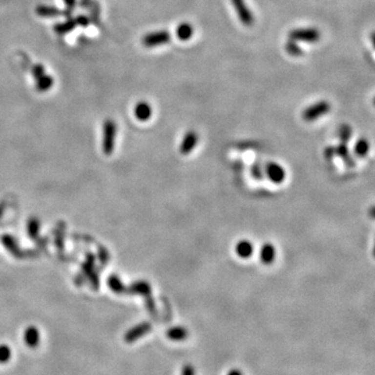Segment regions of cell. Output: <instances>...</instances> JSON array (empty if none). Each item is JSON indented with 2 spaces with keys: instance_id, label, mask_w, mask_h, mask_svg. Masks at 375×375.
<instances>
[{
  "instance_id": "cell-1",
  "label": "cell",
  "mask_w": 375,
  "mask_h": 375,
  "mask_svg": "<svg viewBox=\"0 0 375 375\" xmlns=\"http://www.w3.org/2000/svg\"><path fill=\"white\" fill-rule=\"evenodd\" d=\"M321 38L319 29L315 27H302L295 28L289 33V39L295 42L304 43H316Z\"/></svg>"
},
{
  "instance_id": "cell-2",
  "label": "cell",
  "mask_w": 375,
  "mask_h": 375,
  "mask_svg": "<svg viewBox=\"0 0 375 375\" xmlns=\"http://www.w3.org/2000/svg\"><path fill=\"white\" fill-rule=\"evenodd\" d=\"M330 111H331L330 103L326 100H321L304 109L302 113V118L303 120H306L308 122H312L319 119L320 117L328 114Z\"/></svg>"
},
{
  "instance_id": "cell-3",
  "label": "cell",
  "mask_w": 375,
  "mask_h": 375,
  "mask_svg": "<svg viewBox=\"0 0 375 375\" xmlns=\"http://www.w3.org/2000/svg\"><path fill=\"white\" fill-rule=\"evenodd\" d=\"M116 134H117L116 123L111 119L106 120L104 124V142H103V150L106 155L113 153Z\"/></svg>"
},
{
  "instance_id": "cell-4",
  "label": "cell",
  "mask_w": 375,
  "mask_h": 375,
  "mask_svg": "<svg viewBox=\"0 0 375 375\" xmlns=\"http://www.w3.org/2000/svg\"><path fill=\"white\" fill-rule=\"evenodd\" d=\"M171 40V35L168 30H159L148 33L142 38V44L147 48L168 44Z\"/></svg>"
},
{
  "instance_id": "cell-5",
  "label": "cell",
  "mask_w": 375,
  "mask_h": 375,
  "mask_svg": "<svg viewBox=\"0 0 375 375\" xmlns=\"http://www.w3.org/2000/svg\"><path fill=\"white\" fill-rule=\"evenodd\" d=\"M234 10L237 12L239 20L247 27L252 26L254 23V16L251 10L247 6L245 0H230Z\"/></svg>"
},
{
  "instance_id": "cell-6",
  "label": "cell",
  "mask_w": 375,
  "mask_h": 375,
  "mask_svg": "<svg viewBox=\"0 0 375 375\" xmlns=\"http://www.w3.org/2000/svg\"><path fill=\"white\" fill-rule=\"evenodd\" d=\"M151 330H152V325L149 322L145 321L142 323H139L136 326L131 327L130 330L125 333L124 341L128 344L135 343L137 340L141 339L142 337H144V335H146L148 333L151 332Z\"/></svg>"
},
{
  "instance_id": "cell-7",
  "label": "cell",
  "mask_w": 375,
  "mask_h": 375,
  "mask_svg": "<svg viewBox=\"0 0 375 375\" xmlns=\"http://www.w3.org/2000/svg\"><path fill=\"white\" fill-rule=\"evenodd\" d=\"M265 175L274 184H281L286 179V170L275 162H270L265 166Z\"/></svg>"
},
{
  "instance_id": "cell-8",
  "label": "cell",
  "mask_w": 375,
  "mask_h": 375,
  "mask_svg": "<svg viewBox=\"0 0 375 375\" xmlns=\"http://www.w3.org/2000/svg\"><path fill=\"white\" fill-rule=\"evenodd\" d=\"M197 143H198V135L196 134V131L194 130L188 131L182 141L181 146H179V151H181L182 154H185V155L189 154L194 150V148L196 147Z\"/></svg>"
},
{
  "instance_id": "cell-9",
  "label": "cell",
  "mask_w": 375,
  "mask_h": 375,
  "mask_svg": "<svg viewBox=\"0 0 375 375\" xmlns=\"http://www.w3.org/2000/svg\"><path fill=\"white\" fill-rule=\"evenodd\" d=\"M94 262H95V259H94V255L88 254L87 255V260H85V262L83 264L82 270L83 272V274L90 278L92 285H94V288L97 289L98 288V284H99V280H98L97 275L95 274V273H94Z\"/></svg>"
},
{
  "instance_id": "cell-10",
  "label": "cell",
  "mask_w": 375,
  "mask_h": 375,
  "mask_svg": "<svg viewBox=\"0 0 375 375\" xmlns=\"http://www.w3.org/2000/svg\"><path fill=\"white\" fill-rule=\"evenodd\" d=\"M126 293L141 296H149L151 294V286L146 280H137L127 288Z\"/></svg>"
},
{
  "instance_id": "cell-11",
  "label": "cell",
  "mask_w": 375,
  "mask_h": 375,
  "mask_svg": "<svg viewBox=\"0 0 375 375\" xmlns=\"http://www.w3.org/2000/svg\"><path fill=\"white\" fill-rule=\"evenodd\" d=\"M36 13L42 18H57V17H62V15H64L62 10L58 9L56 6H50V5H45V4L38 5L36 9Z\"/></svg>"
},
{
  "instance_id": "cell-12",
  "label": "cell",
  "mask_w": 375,
  "mask_h": 375,
  "mask_svg": "<svg viewBox=\"0 0 375 375\" xmlns=\"http://www.w3.org/2000/svg\"><path fill=\"white\" fill-rule=\"evenodd\" d=\"M135 116L139 121H148L152 116L151 105L146 101H141L135 107Z\"/></svg>"
},
{
  "instance_id": "cell-13",
  "label": "cell",
  "mask_w": 375,
  "mask_h": 375,
  "mask_svg": "<svg viewBox=\"0 0 375 375\" xmlns=\"http://www.w3.org/2000/svg\"><path fill=\"white\" fill-rule=\"evenodd\" d=\"M276 257V248L271 243H266L261 247L260 259L265 265H270L274 262Z\"/></svg>"
},
{
  "instance_id": "cell-14",
  "label": "cell",
  "mask_w": 375,
  "mask_h": 375,
  "mask_svg": "<svg viewBox=\"0 0 375 375\" xmlns=\"http://www.w3.org/2000/svg\"><path fill=\"white\" fill-rule=\"evenodd\" d=\"M23 339L28 347L36 348L40 343V333L36 326H29L25 330Z\"/></svg>"
},
{
  "instance_id": "cell-15",
  "label": "cell",
  "mask_w": 375,
  "mask_h": 375,
  "mask_svg": "<svg viewBox=\"0 0 375 375\" xmlns=\"http://www.w3.org/2000/svg\"><path fill=\"white\" fill-rule=\"evenodd\" d=\"M253 251H254V246L251 242L248 240H241L236 245V253L238 254L239 257H241V259H244V260L249 259V257L253 254Z\"/></svg>"
},
{
  "instance_id": "cell-16",
  "label": "cell",
  "mask_w": 375,
  "mask_h": 375,
  "mask_svg": "<svg viewBox=\"0 0 375 375\" xmlns=\"http://www.w3.org/2000/svg\"><path fill=\"white\" fill-rule=\"evenodd\" d=\"M77 27V24H76V21H75V18H68L66 19L65 21L62 22H59V23H56L53 26V30L54 33L60 35V36H65L69 33H71V31L73 29H75Z\"/></svg>"
},
{
  "instance_id": "cell-17",
  "label": "cell",
  "mask_w": 375,
  "mask_h": 375,
  "mask_svg": "<svg viewBox=\"0 0 375 375\" xmlns=\"http://www.w3.org/2000/svg\"><path fill=\"white\" fill-rule=\"evenodd\" d=\"M166 335L167 338L171 341L179 342V341H185L188 337H189V332H188L186 327L173 326L167 331Z\"/></svg>"
},
{
  "instance_id": "cell-18",
  "label": "cell",
  "mask_w": 375,
  "mask_h": 375,
  "mask_svg": "<svg viewBox=\"0 0 375 375\" xmlns=\"http://www.w3.org/2000/svg\"><path fill=\"white\" fill-rule=\"evenodd\" d=\"M89 19L90 22L93 23L94 25L99 26L101 25V5L98 0H92V2L89 6Z\"/></svg>"
},
{
  "instance_id": "cell-19",
  "label": "cell",
  "mask_w": 375,
  "mask_h": 375,
  "mask_svg": "<svg viewBox=\"0 0 375 375\" xmlns=\"http://www.w3.org/2000/svg\"><path fill=\"white\" fill-rule=\"evenodd\" d=\"M194 27L189 22H182L176 28V36L181 41H189L193 37Z\"/></svg>"
},
{
  "instance_id": "cell-20",
  "label": "cell",
  "mask_w": 375,
  "mask_h": 375,
  "mask_svg": "<svg viewBox=\"0 0 375 375\" xmlns=\"http://www.w3.org/2000/svg\"><path fill=\"white\" fill-rule=\"evenodd\" d=\"M1 242L3 246L7 249V251H10L14 256H21L22 252L18 247L17 242H16L15 238L10 236V234H3L1 237Z\"/></svg>"
},
{
  "instance_id": "cell-21",
  "label": "cell",
  "mask_w": 375,
  "mask_h": 375,
  "mask_svg": "<svg viewBox=\"0 0 375 375\" xmlns=\"http://www.w3.org/2000/svg\"><path fill=\"white\" fill-rule=\"evenodd\" d=\"M107 286L116 294L126 293L127 290V288L123 285L120 277L116 274H112L107 278Z\"/></svg>"
},
{
  "instance_id": "cell-22",
  "label": "cell",
  "mask_w": 375,
  "mask_h": 375,
  "mask_svg": "<svg viewBox=\"0 0 375 375\" xmlns=\"http://www.w3.org/2000/svg\"><path fill=\"white\" fill-rule=\"evenodd\" d=\"M53 83H54L53 77L48 74H44L43 76H41L40 78H38L37 80L36 89L40 93H45L53 87Z\"/></svg>"
},
{
  "instance_id": "cell-23",
  "label": "cell",
  "mask_w": 375,
  "mask_h": 375,
  "mask_svg": "<svg viewBox=\"0 0 375 375\" xmlns=\"http://www.w3.org/2000/svg\"><path fill=\"white\" fill-rule=\"evenodd\" d=\"M334 149H335V155H339L340 158H342L343 161L345 162L348 166L353 167L354 165V159L351 158V155L349 153V150H348V147H347L346 143L341 142L337 147H334Z\"/></svg>"
},
{
  "instance_id": "cell-24",
  "label": "cell",
  "mask_w": 375,
  "mask_h": 375,
  "mask_svg": "<svg viewBox=\"0 0 375 375\" xmlns=\"http://www.w3.org/2000/svg\"><path fill=\"white\" fill-rule=\"evenodd\" d=\"M369 150H370V144L368 142V140H366L365 138H361L356 141L354 147V151L357 156L363 158V156H366L368 154Z\"/></svg>"
},
{
  "instance_id": "cell-25",
  "label": "cell",
  "mask_w": 375,
  "mask_h": 375,
  "mask_svg": "<svg viewBox=\"0 0 375 375\" xmlns=\"http://www.w3.org/2000/svg\"><path fill=\"white\" fill-rule=\"evenodd\" d=\"M40 231V221L39 219L33 217L30 218L27 223V232L30 239H37Z\"/></svg>"
},
{
  "instance_id": "cell-26",
  "label": "cell",
  "mask_w": 375,
  "mask_h": 375,
  "mask_svg": "<svg viewBox=\"0 0 375 375\" xmlns=\"http://www.w3.org/2000/svg\"><path fill=\"white\" fill-rule=\"evenodd\" d=\"M338 137L341 142L347 143L353 137V128L348 124H342L338 128Z\"/></svg>"
},
{
  "instance_id": "cell-27",
  "label": "cell",
  "mask_w": 375,
  "mask_h": 375,
  "mask_svg": "<svg viewBox=\"0 0 375 375\" xmlns=\"http://www.w3.org/2000/svg\"><path fill=\"white\" fill-rule=\"evenodd\" d=\"M286 50L292 57H300L303 54L301 47L291 39H289V41L286 43Z\"/></svg>"
},
{
  "instance_id": "cell-28",
  "label": "cell",
  "mask_w": 375,
  "mask_h": 375,
  "mask_svg": "<svg viewBox=\"0 0 375 375\" xmlns=\"http://www.w3.org/2000/svg\"><path fill=\"white\" fill-rule=\"evenodd\" d=\"M12 356V350L10 346L5 345V344H1L0 345V364H5L11 359Z\"/></svg>"
},
{
  "instance_id": "cell-29",
  "label": "cell",
  "mask_w": 375,
  "mask_h": 375,
  "mask_svg": "<svg viewBox=\"0 0 375 375\" xmlns=\"http://www.w3.org/2000/svg\"><path fill=\"white\" fill-rule=\"evenodd\" d=\"M31 74H33V77L37 81L38 78H40L45 74V67L42 64H35L33 67H31Z\"/></svg>"
},
{
  "instance_id": "cell-30",
  "label": "cell",
  "mask_w": 375,
  "mask_h": 375,
  "mask_svg": "<svg viewBox=\"0 0 375 375\" xmlns=\"http://www.w3.org/2000/svg\"><path fill=\"white\" fill-rule=\"evenodd\" d=\"M75 21H76V24H77V26H81V27H83V28L88 27V26H89V24H90V23H91L88 16L83 15V14L77 15L76 17H75Z\"/></svg>"
},
{
  "instance_id": "cell-31",
  "label": "cell",
  "mask_w": 375,
  "mask_h": 375,
  "mask_svg": "<svg viewBox=\"0 0 375 375\" xmlns=\"http://www.w3.org/2000/svg\"><path fill=\"white\" fill-rule=\"evenodd\" d=\"M251 173L253 177L256 179H262L265 175L264 169L260 165H257V164H255V165H253V167L251 168Z\"/></svg>"
},
{
  "instance_id": "cell-32",
  "label": "cell",
  "mask_w": 375,
  "mask_h": 375,
  "mask_svg": "<svg viewBox=\"0 0 375 375\" xmlns=\"http://www.w3.org/2000/svg\"><path fill=\"white\" fill-rule=\"evenodd\" d=\"M181 375H196V372H195V368L192 365L188 364L183 367Z\"/></svg>"
},
{
  "instance_id": "cell-33",
  "label": "cell",
  "mask_w": 375,
  "mask_h": 375,
  "mask_svg": "<svg viewBox=\"0 0 375 375\" xmlns=\"http://www.w3.org/2000/svg\"><path fill=\"white\" fill-rule=\"evenodd\" d=\"M334 155H335V149H334V147H333V146L327 147L326 149H325V151H324V156H325V158H326L327 160H332Z\"/></svg>"
},
{
  "instance_id": "cell-34",
  "label": "cell",
  "mask_w": 375,
  "mask_h": 375,
  "mask_svg": "<svg viewBox=\"0 0 375 375\" xmlns=\"http://www.w3.org/2000/svg\"><path fill=\"white\" fill-rule=\"evenodd\" d=\"M62 1H64L66 5V9L70 11H73L77 4V0H62Z\"/></svg>"
},
{
  "instance_id": "cell-35",
  "label": "cell",
  "mask_w": 375,
  "mask_h": 375,
  "mask_svg": "<svg viewBox=\"0 0 375 375\" xmlns=\"http://www.w3.org/2000/svg\"><path fill=\"white\" fill-rule=\"evenodd\" d=\"M92 2V0H80V6L83 10H88Z\"/></svg>"
},
{
  "instance_id": "cell-36",
  "label": "cell",
  "mask_w": 375,
  "mask_h": 375,
  "mask_svg": "<svg viewBox=\"0 0 375 375\" xmlns=\"http://www.w3.org/2000/svg\"><path fill=\"white\" fill-rule=\"evenodd\" d=\"M228 375H243V373H242V371H240L239 369H231Z\"/></svg>"
}]
</instances>
